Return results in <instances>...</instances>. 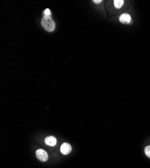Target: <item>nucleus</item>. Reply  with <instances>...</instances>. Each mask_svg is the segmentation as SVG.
<instances>
[{
	"label": "nucleus",
	"mask_w": 150,
	"mask_h": 168,
	"mask_svg": "<svg viewBox=\"0 0 150 168\" xmlns=\"http://www.w3.org/2000/svg\"><path fill=\"white\" fill-rule=\"evenodd\" d=\"M41 24L47 32H53L55 28V24L51 16H44L41 20Z\"/></svg>",
	"instance_id": "f257e3e1"
},
{
	"label": "nucleus",
	"mask_w": 150,
	"mask_h": 168,
	"mask_svg": "<svg viewBox=\"0 0 150 168\" xmlns=\"http://www.w3.org/2000/svg\"><path fill=\"white\" fill-rule=\"evenodd\" d=\"M36 155L41 161L45 162L48 159V154L45 150L39 149L36 151Z\"/></svg>",
	"instance_id": "f03ea898"
},
{
	"label": "nucleus",
	"mask_w": 150,
	"mask_h": 168,
	"mask_svg": "<svg viewBox=\"0 0 150 168\" xmlns=\"http://www.w3.org/2000/svg\"><path fill=\"white\" fill-rule=\"evenodd\" d=\"M61 152L63 155H67L71 151V146L67 143H64L61 146Z\"/></svg>",
	"instance_id": "7ed1b4c3"
},
{
	"label": "nucleus",
	"mask_w": 150,
	"mask_h": 168,
	"mask_svg": "<svg viewBox=\"0 0 150 168\" xmlns=\"http://www.w3.org/2000/svg\"><path fill=\"white\" fill-rule=\"evenodd\" d=\"M45 142L47 145L53 147V146H55L57 144V139H56L55 137H53V136H50V137H47L45 138Z\"/></svg>",
	"instance_id": "20e7f679"
},
{
	"label": "nucleus",
	"mask_w": 150,
	"mask_h": 168,
	"mask_svg": "<svg viewBox=\"0 0 150 168\" xmlns=\"http://www.w3.org/2000/svg\"><path fill=\"white\" fill-rule=\"evenodd\" d=\"M119 20L121 23L123 24H129L131 22V16L128 14H122L119 18Z\"/></svg>",
	"instance_id": "39448f33"
},
{
	"label": "nucleus",
	"mask_w": 150,
	"mask_h": 168,
	"mask_svg": "<svg viewBox=\"0 0 150 168\" xmlns=\"http://www.w3.org/2000/svg\"><path fill=\"white\" fill-rule=\"evenodd\" d=\"M123 4H124L123 0H115V1H114V5H115L116 8L117 9L121 8V7L123 5Z\"/></svg>",
	"instance_id": "423d86ee"
},
{
	"label": "nucleus",
	"mask_w": 150,
	"mask_h": 168,
	"mask_svg": "<svg viewBox=\"0 0 150 168\" xmlns=\"http://www.w3.org/2000/svg\"><path fill=\"white\" fill-rule=\"evenodd\" d=\"M145 153L148 157L150 158V146H147L145 149Z\"/></svg>",
	"instance_id": "0eeeda50"
},
{
	"label": "nucleus",
	"mask_w": 150,
	"mask_h": 168,
	"mask_svg": "<svg viewBox=\"0 0 150 168\" xmlns=\"http://www.w3.org/2000/svg\"><path fill=\"white\" fill-rule=\"evenodd\" d=\"M44 16H51V10L49 8L46 9L45 11H44Z\"/></svg>",
	"instance_id": "6e6552de"
},
{
	"label": "nucleus",
	"mask_w": 150,
	"mask_h": 168,
	"mask_svg": "<svg viewBox=\"0 0 150 168\" xmlns=\"http://www.w3.org/2000/svg\"><path fill=\"white\" fill-rule=\"evenodd\" d=\"M94 2L95 3H100L102 2V1L101 0H96V1L94 0Z\"/></svg>",
	"instance_id": "1a4fd4ad"
}]
</instances>
